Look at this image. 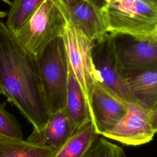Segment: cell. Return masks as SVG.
Listing matches in <instances>:
<instances>
[{
	"mask_svg": "<svg viewBox=\"0 0 157 157\" xmlns=\"http://www.w3.org/2000/svg\"><path fill=\"white\" fill-rule=\"evenodd\" d=\"M44 0H13L5 23L8 29L15 34L28 20Z\"/></svg>",
	"mask_w": 157,
	"mask_h": 157,
	"instance_id": "obj_16",
	"label": "cell"
},
{
	"mask_svg": "<svg viewBox=\"0 0 157 157\" xmlns=\"http://www.w3.org/2000/svg\"><path fill=\"white\" fill-rule=\"evenodd\" d=\"M98 137L90 120L78 127L53 157H83Z\"/></svg>",
	"mask_w": 157,
	"mask_h": 157,
	"instance_id": "obj_14",
	"label": "cell"
},
{
	"mask_svg": "<svg viewBox=\"0 0 157 157\" xmlns=\"http://www.w3.org/2000/svg\"><path fill=\"white\" fill-rule=\"evenodd\" d=\"M115 37V52L118 69L123 75L140 71L157 69V40Z\"/></svg>",
	"mask_w": 157,
	"mask_h": 157,
	"instance_id": "obj_7",
	"label": "cell"
},
{
	"mask_svg": "<svg viewBox=\"0 0 157 157\" xmlns=\"http://www.w3.org/2000/svg\"><path fill=\"white\" fill-rule=\"evenodd\" d=\"M128 104L96 83L88 102L91 121L96 133L102 136L113 128L126 114Z\"/></svg>",
	"mask_w": 157,
	"mask_h": 157,
	"instance_id": "obj_9",
	"label": "cell"
},
{
	"mask_svg": "<svg viewBox=\"0 0 157 157\" xmlns=\"http://www.w3.org/2000/svg\"><path fill=\"white\" fill-rule=\"evenodd\" d=\"M77 129L64 109L50 113L44 126L33 129L26 140L50 148L56 151L71 137Z\"/></svg>",
	"mask_w": 157,
	"mask_h": 157,
	"instance_id": "obj_10",
	"label": "cell"
},
{
	"mask_svg": "<svg viewBox=\"0 0 157 157\" xmlns=\"http://www.w3.org/2000/svg\"><path fill=\"white\" fill-rule=\"evenodd\" d=\"M124 77L139 104L150 113L157 105V69L132 72Z\"/></svg>",
	"mask_w": 157,
	"mask_h": 157,
	"instance_id": "obj_12",
	"label": "cell"
},
{
	"mask_svg": "<svg viewBox=\"0 0 157 157\" xmlns=\"http://www.w3.org/2000/svg\"><path fill=\"white\" fill-rule=\"evenodd\" d=\"M0 84L4 95L32 124L42 129L50 111L42 91L36 57L17 42L0 21Z\"/></svg>",
	"mask_w": 157,
	"mask_h": 157,
	"instance_id": "obj_1",
	"label": "cell"
},
{
	"mask_svg": "<svg viewBox=\"0 0 157 157\" xmlns=\"http://www.w3.org/2000/svg\"><path fill=\"white\" fill-rule=\"evenodd\" d=\"M63 7H69L76 4L83 0H57Z\"/></svg>",
	"mask_w": 157,
	"mask_h": 157,
	"instance_id": "obj_20",
	"label": "cell"
},
{
	"mask_svg": "<svg viewBox=\"0 0 157 157\" xmlns=\"http://www.w3.org/2000/svg\"><path fill=\"white\" fill-rule=\"evenodd\" d=\"M61 7L67 21L95 44L101 42L108 36L99 10L88 0H83L69 7Z\"/></svg>",
	"mask_w": 157,
	"mask_h": 157,
	"instance_id": "obj_11",
	"label": "cell"
},
{
	"mask_svg": "<svg viewBox=\"0 0 157 157\" xmlns=\"http://www.w3.org/2000/svg\"><path fill=\"white\" fill-rule=\"evenodd\" d=\"M83 157H126V154L118 145L98 137Z\"/></svg>",
	"mask_w": 157,
	"mask_h": 157,
	"instance_id": "obj_18",
	"label": "cell"
},
{
	"mask_svg": "<svg viewBox=\"0 0 157 157\" xmlns=\"http://www.w3.org/2000/svg\"><path fill=\"white\" fill-rule=\"evenodd\" d=\"M144 1L150 4V5L157 7V0H144Z\"/></svg>",
	"mask_w": 157,
	"mask_h": 157,
	"instance_id": "obj_23",
	"label": "cell"
},
{
	"mask_svg": "<svg viewBox=\"0 0 157 157\" xmlns=\"http://www.w3.org/2000/svg\"><path fill=\"white\" fill-rule=\"evenodd\" d=\"M64 110L78 128L91 120L88 102L69 64V77Z\"/></svg>",
	"mask_w": 157,
	"mask_h": 157,
	"instance_id": "obj_13",
	"label": "cell"
},
{
	"mask_svg": "<svg viewBox=\"0 0 157 157\" xmlns=\"http://www.w3.org/2000/svg\"><path fill=\"white\" fill-rule=\"evenodd\" d=\"M67 20L57 0H44L14 34L20 45L34 56L56 38L63 36Z\"/></svg>",
	"mask_w": 157,
	"mask_h": 157,
	"instance_id": "obj_4",
	"label": "cell"
},
{
	"mask_svg": "<svg viewBox=\"0 0 157 157\" xmlns=\"http://www.w3.org/2000/svg\"><path fill=\"white\" fill-rule=\"evenodd\" d=\"M155 134L150 113L139 104L128 103L126 114L102 136L124 145L136 146L149 142Z\"/></svg>",
	"mask_w": 157,
	"mask_h": 157,
	"instance_id": "obj_8",
	"label": "cell"
},
{
	"mask_svg": "<svg viewBox=\"0 0 157 157\" xmlns=\"http://www.w3.org/2000/svg\"><path fill=\"white\" fill-rule=\"evenodd\" d=\"M99 10L104 4L105 0H88Z\"/></svg>",
	"mask_w": 157,
	"mask_h": 157,
	"instance_id": "obj_21",
	"label": "cell"
},
{
	"mask_svg": "<svg viewBox=\"0 0 157 157\" xmlns=\"http://www.w3.org/2000/svg\"><path fill=\"white\" fill-rule=\"evenodd\" d=\"M63 37L70 67L88 102L94 85L100 82L93 60L95 42L68 21Z\"/></svg>",
	"mask_w": 157,
	"mask_h": 157,
	"instance_id": "obj_5",
	"label": "cell"
},
{
	"mask_svg": "<svg viewBox=\"0 0 157 157\" xmlns=\"http://www.w3.org/2000/svg\"><path fill=\"white\" fill-rule=\"evenodd\" d=\"M99 12L106 33L110 36L153 38L157 7L144 0H105Z\"/></svg>",
	"mask_w": 157,
	"mask_h": 157,
	"instance_id": "obj_2",
	"label": "cell"
},
{
	"mask_svg": "<svg viewBox=\"0 0 157 157\" xmlns=\"http://www.w3.org/2000/svg\"><path fill=\"white\" fill-rule=\"evenodd\" d=\"M150 120L155 133H157V105L150 112Z\"/></svg>",
	"mask_w": 157,
	"mask_h": 157,
	"instance_id": "obj_19",
	"label": "cell"
},
{
	"mask_svg": "<svg viewBox=\"0 0 157 157\" xmlns=\"http://www.w3.org/2000/svg\"><path fill=\"white\" fill-rule=\"evenodd\" d=\"M36 57L40 81L50 113L65 107L69 61L63 36L48 44Z\"/></svg>",
	"mask_w": 157,
	"mask_h": 157,
	"instance_id": "obj_3",
	"label": "cell"
},
{
	"mask_svg": "<svg viewBox=\"0 0 157 157\" xmlns=\"http://www.w3.org/2000/svg\"><path fill=\"white\" fill-rule=\"evenodd\" d=\"M93 60L100 78L99 83L118 98L130 104L140 105L118 69L115 52V37L108 35L102 41L95 44Z\"/></svg>",
	"mask_w": 157,
	"mask_h": 157,
	"instance_id": "obj_6",
	"label": "cell"
},
{
	"mask_svg": "<svg viewBox=\"0 0 157 157\" xmlns=\"http://www.w3.org/2000/svg\"><path fill=\"white\" fill-rule=\"evenodd\" d=\"M0 94L4 95V92H3V90H2V87H1V84H0Z\"/></svg>",
	"mask_w": 157,
	"mask_h": 157,
	"instance_id": "obj_25",
	"label": "cell"
},
{
	"mask_svg": "<svg viewBox=\"0 0 157 157\" xmlns=\"http://www.w3.org/2000/svg\"><path fill=\"white\" fill-rule=\"evenodd\" d=\"M0 1L5 4L9 5V6H10L11 2H12L10 0H0ZM6 15H7V13L5 11L0 9V18H4V17H6Z\"/></svg>",
	"mask_w": 157,
	"mask_h": 157,
	"instance_id": "obj_22",
	"label": "cell"
},
{
	"mask_svg": "<svg viewBox=\"0 0 157 157\" xmlns=\"http://www.w3.org/2000/svg\"><path fill=\"white\" fill-rule=\"evenodd\" d=\"M4 105V103L0 104V138L23 139L20 124L15 117L6 110Z\"/></svg>",
	"mask_w": 157,
	"mask_h": 157,
	"instance_id": "obj_17",
	"label": "cell"
},
{
	"mask_svg": "<svg viewBox=\"0 0 157 157\" xmlns=\"http://www.w3.org/2000/svg\"><path fill=\"white\" fill-rule=\"evenodd\" d=\"M55 152L26 140L0 138V157H53Z\"/></svg>",
	"mask_w": 157,
	"mask_h": 157,
	"instance_id": "obj_15",
	"label": "cell"
},
{
	"mask_svg": "<svg viewBox=\"0 0 157 157\" xmlns=\"http://www.w3.org/2000/svg\"><path fill=\"white\" fill-rule=\"evenodd\" d=\"M153 38H155V39H156V40H157V25H156V28H155V31H154V34H153Z\"/></svg>",
	"mask_w": 157,
	"mask_h": 157,
	"instance_id": "obj_24",
	"label": "cell"
}]
</instances>
